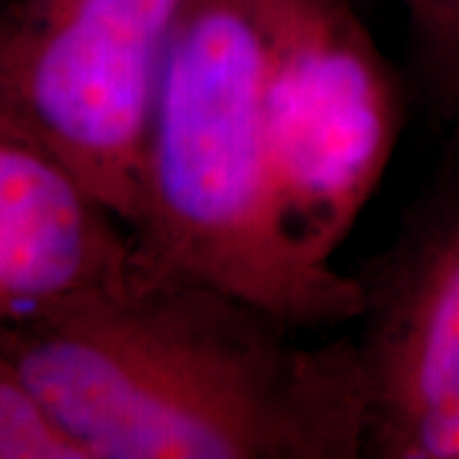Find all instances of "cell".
<instances>
[{
	"instance_id": "6da1fadb",
	"label": "cell",
	"mask_w": 459,
	"mask_h": 459,
	"mask_svg": "<svg viewBox=\"0 0 459 459\" xmlns=\"http://www.w3.org/2000/svg\"><path fill=\"white\" fill-rule=\"evenodd\" d=\"M212 283L135 261L113 286L0 327L87 459H360L355 337L304 342Z\"/></svg>"
},
{
	"instance_id": "7a4b0ae2",
	"label": "cell",
	"mask_w": 459,
	"mask_h": 459,
	"mask_svg": "<svg viewBox=\"0 0 459 459\" xmlns=\"http://www.w3.org/2000/svg\"><path fill=\"white\" fill-rule=\"evenodd\" d=\"M263 82L261 0H186L148 123L135 261L212 283L301 332L342 327L362 309L360 281L314 261L289 230Z\"/></svg>"
},
{
	"instance_id": "3957f363",
	"label": "cell",
	"mask_w": 459,
	"mask_h": 459,
	"mask_svg": "<svg viewBox=\"0 0 459 459\" xmlns=\"http://www.w3.org/2000/svg\"><path fill=\"white\" fill-rule=\"evenodd\" d=\"M263 105L296 243L334 263L394 159L406 84L355 0H261Z\"/></svg>"
},
{
	"instance_id": "277c9868",
	"label": "cell",
	"mask_w": 459,
	"mask_h": 459,
	"mask_svg": "<svg viewBox=\"0 0 459 459\" xmlns=\"http://www.w3.org/2000/svg\"><path fill=\"white\" fill-rule=\"evenodd\" d=\"M186 0H21L0 133L44 148L131 230L148 123Z\"/></svg>"
},
{
	"instance_id": "5b68a950",
	"label": "cell",
	"mask_w": 459,
	"mask_h": 459,
	"mask_svg": "<svg viewBox=\"0 0 459 459\" xmlns=\"http://www.w3.org/2000/svg\"><path fill=\"white\" fill-rule=\"evenodd\" d=\"M355 276L365 457L459 459V133L394 240Z\"/></svg>"
},
{
	"instance_id": "8992f818",
	"label": "cell",
	"mask_w": 459,
	"mask_h": 459,
	"mask_svg": "<svg viewBox=\"0 0 459 459\" xmlns=\"http://www.w3.org/2000/svg\"><path fill=\"white\" fill-rule=\"evenodd\" d=\"M133 265L126 222L44 148L0 133V327L113 286Z\"/></svg>"
},
{
	"instance_id": "52a82bcc",
	"label": "cell",
	"mask_w": 459,
	"mask_h": 459,
	"mask_svg": "<svg viewBox=\"0 0 459 459\" xmlns=\"http://www.w3.org/2000/svg\"><path fill=\"white\" fill-rule=\"evenodd\" d=\"M406 18L411 90L429 123L459 133V0H398Z\"/></svg>"
},
{
	"instance_id": "ba28073f",
	"label": "cell",
	"mask_w": 459,
	"mask_h": 459,
	"mask_svg": "<svg viewBox=\"0 0 459 459\" xmlns=\"http://www.w3.org/2000/svg\"><path fill=\"white\" fill-rule=\"evenodd\" d=\"M0 459H87L0 350Z\"/></svg>"
},
{
	"instance_id": "9c48e42d",
	"label": "cell",
	"mask_w": 459,
	"mask_h": 459,
	"mask_svg": "<svg viewBox=\"0 0 459 459\" xmlns=\"http://www.w3.org/2000/svg\"><path fill=\"white\" fill-rule=\"evenodd\" d=\"M11 23H13V5H8V3L0 0V56H3L8 33H11Z\"/></svg>"
}]
</instances>
